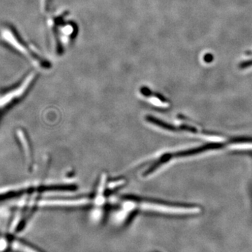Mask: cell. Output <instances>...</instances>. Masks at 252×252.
I'll return each mask as SVG.
<instances>
[{
    "mask_svg": "<svg viewBox=\"0 0 252 252\" xmlns=\"http://www.w3.org/2000/svg\"><path fill=\"white\" fill-rule=\"evenodd\" d=\"M36 79V72L32 71L14 86L0 92V119L26 96Z\"/></svg>",
    "mask_w": 252,
    "mask_h": 252,
    "instance_id": "cell-2",
    "label": "cell"
},
{
    "mask_svg": "<svg viewBox=\"0 0 252 252\" xmlns=\"http://www.w3.org/2000/svg\"><path fill=\"white\" fill-rule=\"evenodd\" d=\"M51 33L54 36L55 49L57 53L62 52L63 47L71 42L77 36V28L74 22L64 20L62 16H55L51 21Z\"/></svg>",
    "mask_w": 252,
    "mask_h": 252,
    "instance_id": "cell-3",
    "label": "cell"
},
{
    "mask_svg": "<svg viewBox=\"0 0 252 252\" xmlns=\"http://www.w3.org/2000/svg\"><path fill=\"white\" fill-rule=\"evenodd\" d=\"M214 60L213 56L210 54H207L205 55L204 56V61H205V63H211L212 61Z\"/></svg>",
    "mask_w": 252,
    "mask_h": 252,
    "instance_id": "cell-4",
    "label": "cell"
},
{
    "mask_svg": "<svg viewBox=\"0 0 252 252\" xmlns=\"http://www.w3.org/2000/svg\"><path fill=\"white\" fill-rule=\"evenodd\" d=\"M0 43L34 65L41 69H48L50 67L49 61L24 39L13 25L9 23H0Z\"/></svg>",
    "mask_w": 252,
    "mask_h": 252,
    "instance_id": "cell-1",
    "label": "cell"
}]
</instances>
